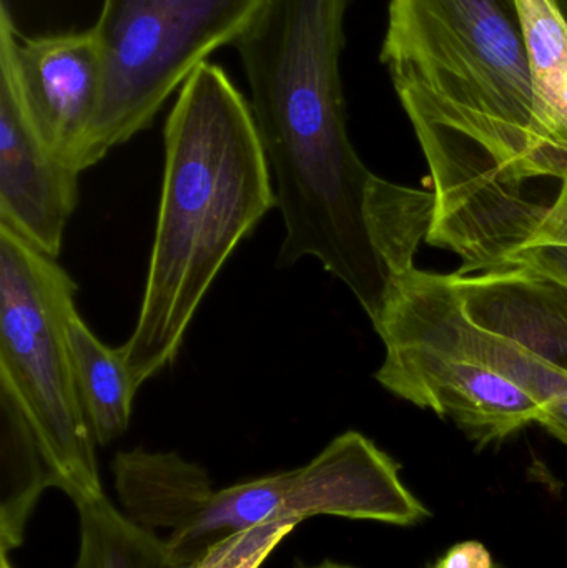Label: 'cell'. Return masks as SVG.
<instances>
[{
	"instance_id": "obj_1",
	"label": "cell",
	"mask_w": 567,
	"mask_h": 568,
	"mask_svg": "<svg viewBox=\"0 0 567 568\" xmlns=\"http://www.w3.org/2000/svg\"><path fill=\"white\" fill-rule=\"evenodd\" d=\"M353 0H263L233 45L285 223L280 270L315 258L353 293L386 275L376 220L392 182L369 172L346 126L340 59Z\"/></svg>"
},
{
	"instance_id": "obj_2",
	"label": "cell",
	"mask_w": 567,
	"mask_h": 568,
	"mask_svg": "<svg viewBox=\"0 0 567 568\" xmlns=\"http://www.w3.org/2000/svg\"><path fill=\"white\" fill-rule=\"evenodd\" d=\"M276 206L252 106L203 62L165 123V172L145 291L122 347L135 386L172 366L193 316L236 246Z\"/></svg>"
},
{
	"instance_id": "obj_3",
	"label": "cell",
	"mask_w": 567,
	"mask_h": 568,
	"mask_svg": "<svg viewBox=\"0 0 567 568\" xmlns=\"http://www.w3.org/2000/svg\"><path fill=\"white\" fill-rule=\"evenodd\" d=\"M112 470L123 510L150 530L166 532L185 564L265 524L342 517L412 527L432 517L403 483L396 460L356 430L340 434L298 469L220 490L202 466L176 453L125 450Z\"/></svg>"
},
{
	"instance_id": "obj_4",
	"label": "cell",
	"mask_w": 567,
	"mask_h": 568,
	"mask_svg": "<svg viewBox=\"0 0 567 568\" xmlns=\"http://www.w3.org/2000/svg\"><path fill=\"white\" fill-rule=\"evenodd\" d=\"M382 62L409 122L495 145L551 135L516 0H389Z\"/></svg>"
},
{
	"instance_id": "obj_5",
	"label": "cell",
	"mask_w": 567,
	"mask_h": 568,
	"mask_svg": "<svg viewBox=\"0 0 567 568\" xmlns=\"http://www.w3.org/2000/svg\"><path fill=\"white\" fill-rule=\"evenodd\" d=\"M77 290L55 258L0 226V393L26 417L53 487L73 506L105 496L67 346Z\"/></svg>"
},
{
	"instance_id": "obj_6",
	"label": "cell",
	"mask_w": 567,
	"mask_h": 568,
	"mask_svg": "<svg viewBox=\"0 0 567 568\" xmlns=\"http://www.w3.org/2000/svg\"><path fill=\"white\" fill-rule=\"evenodd\" d=\"M263 0H103L92 27L102 93L90 136L97 165L152 125L169 97L206 57L235 43Z\"/></svg>"
},
{
	"instance_id": "obj_7",
	"label": "cell",
	"mask_w": 567,
	"mask_h": 568,
	"mask_svg": "<svg viewBox=\"0 0 567 568\" xmlns=\"http://www.w3.org/2000/svg\"><path fill=\"white\" fill-rule=\"evenodd\" d=\"M426 243L463 260V275L533 246H567V143L545 139L516 153L449 163L433 175Z\"/></svg>"
},
{
	"instance_id": "obj_8",
	"label": "cell",
	"mask_w": 567,
	"mask_h": 568,
	"mask_svg": "<svg viewBox=\"0 0 567 568\" xmlns=\"http://www.w3.org/2000/svg\"><path fill=\"white\" fill-rule=\"evenodd\" d=\"M0 80L40 145L63 165L90 169V136L102 93V59L92 29L20 37L0 10Z\"/></svg>"
},
{
	"instance_id": "obj_9",
	"label": "cell",
	"mask_w": 567,
	"mask_h": 568,
	"mask_svg": "<svg viewBox=\"0 0 567 568\" xmlns=\"http://www.w3.org/2000/svg\"><path fill=\"white\" fill-rule=\"evenodd\" d=\"M383 344L376 381L399 399L453 420L478 446L502 443L541 419V403L475 361L409 341Z\"/></svg>"
},
{
	"instance_id": "obj_10",
	"label": "cell",
	"mask_w": 567,
	"mask_h": 568,
	"mask_svg": "<svg viewBox=\"0 0 567 568\" xmlns=\"http://www.w3.org/2000/svg\"><path fill=\"white\" fill-rule=\"evenodd\" d=\"M79 176L40 145L0 80V226L57 258L79 203Z\"/></svg>"
},
{
	"instance_id": "obj_11",
	"label": "cell",
	"mask_w": 567,
	"mask_h": 568,
	"mask_svg": "<svg viewBox=\"0 0 567 568\" xmlns=\"http://www.w3.org/2000/svg\"><path fill=\"white\" fill-rule=\"evenodd\" d=\"M466 316L567 379V284L525 266L452 273Z\"/></svg>"
},
{
	"instance_id": "obj_12",
	"label": "cell",
	"mask_w": 567,
	"mask_h": 568,
	"mask_svg": "<svg viewBox=\"0 0 567 568\" xmlns=\"http://www.w3.org/2000/svg\"><path fill=\"white\" fill-rule=\"evenodd\" d=\"M65 337L80 403L97 446L122 437L132 419L136 390L122 351L112 349L92 333L77 311H65Z\"/></svg>"
},
{
	"instance_id": "obj_13",
	"label": "cell",
	"mask_w": 567,
	"mask_h": 568,
	"mask_svg": "<svg viewBox=\"0 0 567 568\" xmlns=\"http://www.w3.org/2000/svg\"><path fill=\"white\" fill-rule=\"evenodd\" d=\"M50 487L52 474L32 429L0 393V550L10 554L22 546L30 516Z\"/></svg>"
},
{
	"instance_id": "obj_14",
	"label": "cell",
	"mask_w": 567,
	"mask_h": 568,
	"mask_svg": "<svg viewBox=\"0 0 567 568\" xmlns=\"http://www.w3.org/2000/svg\"><path fill=\"white\" fill-rule=\"evenodd\" d=\"M79 554L72 568H190L165 537L117 509L105 496L75 506Z\"/></svg>"
},
{
	"instance_id": "obj_15",
	"label": "cell",
	"mask_w": 567,
	"mask_h": 568,
	"mask_svg": "<svg viewBox=\"0 0 567 568\" xmlns=\"http://www.w3.org/2000/svg\"><path fill=\"white\" fill-rule=\"evenodd\" d=\"M529 65L553 136L567 142V22L553 0H516Z\"/></svg>"
},
{
	"instance_id": "obj_16",
	"label": "cell",
	"mask_w": 567,
	"mask_h": 568,
	"mask_svg": "<svg viewBox=\"0 0 567 568\" xmlns=\"http://www.w3.org/2000/svg\"><path fill=\"white\" fill-rule=\"evenodd\" d=\"M298 524L276 523L233 534L210 547L190 568H262Z\"/></svg>"
},
{
	"instance_id": "obj_17",
	"label": "cell",
	"mask_w": 567,
	"mask_h": 568,
	"mask_svg": "<svg viewBox=\"0 0 567 568\" xmlns=\"http://www.w3.org/2000/svg\"><path fill=\"white\" fill-rule=\"evenodd\" d=\"M508 265L525 266L567 284V246H533L519 250L498 266Z\"/></svg>"
},
{
	"instance_id": "obj_18",
	"label": "cell",
	"mask_w": 567,
	"mask_h": 568,
	"mask_svg": "<svg viewBox=\"0 0 567 568\" xmlns=\"http://www.w3.org/2000/svg\"><path fill=\"white\" fill-rule=\"evenodd\" d=\"M492 552L479 540H465L455 544L442 559L436 560L432 568H493Z\"/></svg>"
},
{
	"instance_id": "obj_19",
	"label": "cell",
	"mask_w": 567,
	"mask_h": 568,
	"mask_svg": "<svg viewBox=\"0 0 567 568\" xmlns=\"http://www.w3.org/2000/svg\"><path fill=\"white\" fill-rule=\"evenodd\" d=\"M548 434L555 437L556 440H559L567 449V419L559 423L558 426L553 427Z\"/></svg>"
},
{
	"instance_id": "obj_20",
	"label": "cell",
	"mask_w": 567,
	"mask_h": 568,
	"mask_svg": "<svg viewBox=\"0 0 567 568\" xmlns=\"http://www.w3.org/2000/svg\"><path fill=\"white\" fill-rule=\"evenodd\" d=\"M302 568H356L353 566H348V564L335 562V560H323L322 564H316V566H308Z\"/></svg>"
},
{
	"instance_id": "obj_21",
	"label": "cell",
	"mask_w": 567,
	"mask_h": 568,
	"mask_svg": "<svg viewBox=\"0 0 567 568\" xmlns=\"http://www.w3.org/2000/svg\"><path fill=\"white\" fill-rule=\"evenodd\" d=\"M0 568H16L10 560L9 552H3V550H0Z\"/></svg>"
},
{
	"instance_id": "obj_22",
	"label": "cell",
	"mask_w": 567,
	"mask_h": 568,
	"mask_svg": "<svg viewBox=\"0 0 567 568\" xmlns=\"http://www.w3.org/2000/svg\"><path fill=\"white\" fill-rule=\"evenodd\" d=\"M553 3L558 7L559 12H561V16L565 17L567 22V0H553Z\"/></svg>"
},
{
	"instance_id": "obj_23",
	"label": "cell",
	"mask_w": 567,
	"mask_h": 568,
	"mask_svg": "<svg viewBox=\"0 0 567 568\" xmlns=\"http://www.w3.org/2000/svg\"><path fill=\"white\" fill-rule=\"evenodd\" d=\"M429 568H432V567H429ZM493 568H505V567H503L502 564H496V566Z\"/></svg>"
}]
</instances>
